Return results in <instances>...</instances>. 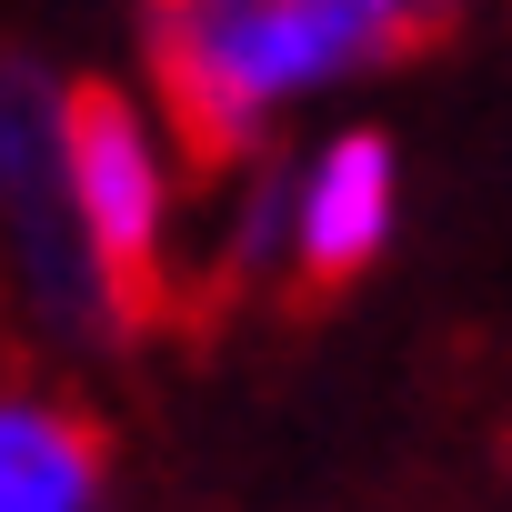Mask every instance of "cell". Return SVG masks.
Returning <instances> with one entry per match:
<instances>
[{
    "label": "cell",
    "mask_w": 512,
    "mask_h": 512,
    "mask_svg": "<svg viewBox=\"0 0 512 512\" xmlns=\"http://www.w3.org/2000/svg\"><path fill=\"white\" fill-rule=\"evenodd\" d=\"M472 0H151L141 51L161 81V111L201 171L262 161V131L282 101L422 61L462 31Z\"/></svg>",
    "instance_id": "obj_1"
},
{
    "label": "cell",
    "mask_w": 512,
    "mask_h": 512,
    "mask_svg": "<svg viewBox=\"0 0 512 512\" xmlns=\"http://www.w3.org/2000/svg\"><path fill=\"white\" fill-rule=\"evenodd\" d=\"M0 251H11L21 312L61 352L131 342L71 181V81H51L31 51H0Z\"/></svg>",
    "instance_id": "obj_2"
},
{
    "label": "cell",
    "mask_w": 512,
    "mask_h": 512,
    "mask_svg": "<svg viewBox=\"0 0 512 512\" xmlns=\"http://www.w3.org/2000/svg\"><path fill=\"white\" fill-rule=\"evenodd\" d=\"M71 181H81V221L111 272L121 332L131 342L161 332L171 322V181H161V141L121 81H71Z\"/></svg>",
    "instance_id": "obj_3"
},
{
    "label": "cell",
    "mask_w": 512,
    "mask_h": 512,
    "mask_svg": "<svg viewBox=\"0 0 512 512\" xmlns=\"http://www.w3.org/2000/svg\"><path fill=\"white\" fill-rule=\"evenodd\" d=\"M392 141L382 131H342L302 161V191H292V302H332L342 282H362L392 241Z\"/></svg>",
    "instance_id": "obj_4"
},
{
    "label": "cell",
    "mask_w": 512,
    "mask_h": 512,
    "mask_svg": "<svg viewBox=\"0 0 512 512\" xmlns=\"http://www.w3.org/2000/svg\"><path fill=\"white\" fill-rule=\"evenodd\" d=\"M0 512H101V432L61 402H0Z\"/></svg>",
    "instance_id": "obj_5"
}]
</instances>
